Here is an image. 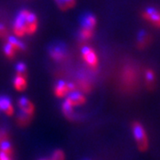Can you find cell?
Wrapping results in <instances>:
<instances>
[{
	"label": "cell",
	"mask_w": 160,
	"mask_h": 160,
	"mask_svg": "<svg viewBox=\"0 0 160 160\" xmlns=\"http://www.w3.org/2000/svg\"><path fill=\"white\" fill-rule=\"evenodd\" d=\"M38 28V20L34 12L22 10L17 14L12 25V32L16 38L35 34Z\"/></svg>",
	"instance_id": "obj_1"
},
{
	"label": "cell",
	"mask_w": 160,
	"mask_h": 160,
	"mask_svg": "<svg viewBox=\"0 0 160 160\" xmlns=\"http://www.w3.org/2000/svg\"><path fill=\"white\" fill-rule=\"evenodd\" d=\"M25 46L16 37H10L4 46V53L9 59H13L19 52L24 51Z\"/></svg>",
	"instance_id": "obj_2"
},
{
	"label": "cell",
	"mask_w": 160,
	"mask_h": 160,
	"mask_svg": "<svg viewBox=\"0 0 160 160\" xmlns=\"http://www.w3.org/2000/svg\"><path fill=\"white\" fill-rule=\"evenodd\" d=\"M132 133L134 140L137 143L138 148L140 150H146L149 146L148 136L145 132V129L140 123L135 122L132 125Z\"/></svg>",
	"instance_id": "obj_3"
},
{
	"label": "cell",
	"mask_w": 160,
	"mask_h": 160,
	"mask_svg": "<svg viewBox=\"0 0 160 160\" xmlns=\"http://www.w3.org/2000/svg\"><path fill=\"white\" fill-rule=\"evenodd\" d=\"M121 80L125 87L131 89L137 83V72L132 66L127 65L122 71Z\"/></svg>",
	"instance_id": "obj_4"
},
{
	"label": "cell",
	"mask_w": 160,
	"mask_h": 160,
	"mask_svg": "<svg viewBox=\"0 0 160 160\" xmlns=\"http://www.w3.org/2000/svg\"><path fill=\"white\" fill-rule=\"evenodd\" d=\"M77 91V86L72 83H68L65 81H59L54 86L53 93L57 98H66L71 92Z\"/></svg>",
	"instance_id": "obj_5"
},
{
	"label": "cell",
	"mask_w": 160,
	"mask_h": 160,
	"mask_svg": "<svg viewBox=\"0 0 160 160\" xmlns=\"http://www.w3.org/2000/svg\"><path fill=\"white\" fill-rule=\"evenodd\" d=\"M84 62L91 69H96L98 67V56L94 50L89 46H84L81 50Z\"/></svg>",
	"instance_id": "obj_6"
},
{
	"label": "cell",
	"mask_w": 160,
	"mask_h": 160,
	"mask_svg": "<svg viewBox=\"0 0 160 160\" xmlns=\"http://www.w3.org/2000/svg\"><path fill=\"white\" fill-rule=\"evenodd\" d=\"M49 55L50 57L57 62H61L64 61L67 57V50L66 47L62 44H56L50 47L49 49Z\"/></svg>",
	"instance_id": "obj_7"
},
{
	"label": "cell",
	"mask_w": 160,
	"mask_h": 160,
	"mask_svg": "<svg viewBox=\"0 0 160 160\" xmlns=\"http://www.w3.org/2000/svg\"><path fill=\"white\" fill-rule=\"evenodd\" d=\"M64 102L69 104L71 107L76 108V107H79V106L84 105L86 102V98L83 92L76 91L71 92L70 94H69L65 98Z\"/></svg>",
	"instance_id": "obj_8"
},
{
	"label": "cell",
	"mask_w": 160,
	"mask_h": 160,
	"mask_svg": "<svg viewBox=\"0 0 160 160\" xmlns=\"http://www.w3.org/2000/svg\"><path fill=\"white\" fill-rule=\"evenodd\" d=\"M18 107L20 109V112H22L23 114L29 115V116H33L35 113V105L29 98L21 97L18 100Z\"/></svg>",
	"instance_id": "obj_9"
},
{
	"label": "cell",
	"mask_w": 160,
	"mask_h": 160,
	"mask_svg": "<svg viewBox=\"0 0 160 160\" xmlns=\"http://www.w3.org/2000/svg\"><path fill=\"white\" fill-rule=\"evenodd\" d=\"M142 15L145 20H147L156 27L160 28V12L158 10L149 7L143 12Z\"/></svg>",
	"instance_id": "obj_10"
},
{
	"label": "cell",
	"mask_w": 160,
	"mask_h": 160,
	"mask_svg": "<svg viewBox=\"0 0 160 160\" xmlns=\"http://www.w3.org/2000/svg\"><path fill=\"white\" fill-rule=\"evenodd\" d=\"M0 112H3L7 117H12L14 114V106L9 97L0 96Z\"/></svg>",
	"instance_id": "obj_11"
},
{
	"label": "cell",
	"mask_w": 160,
	"mask_h": 160,
	"mask_svg": "<svg viewBox=\"0 0 160 160\" xmlns=\"http://www.w3.org/2000/svg\"><path fill=\"white\" fill-rule=\"evenodd\" d=\"M13 88L18 92H24L28 87V81L26 75L17 74L15 75L12 81Z\"/></svg>",
	"instance_id": "obj_12"
},
{
	"label": "cell",
	"mask_w": 160,
	"mask_h": 160,
	"mask_svg": "<svg viewBox=\"0 0 160 160\" xmlns=\"http://www.w3.org/2000/svg\"><path fill=\"white\" fill-rule=\"evenodd\" d=\"M81 25H82V28L94 29L96 26V18L94 17V15L90 14V13L86 14L82 18Z\"/></svg>",
	"instance_id": "obj_13"
},
{
	"label": "cell",
	"mask_w": 160,
	"mask_h": 160,
	"mask_svg": "<svg viewBox=\"0 0 160 160\" xmlns=\"http://www.w3.org/2000/svg\"><path fill=\"white\" fill-rule=\"evenodd\" d=\"M150 37L148 33H146L145 31H141L138 35L137 38V46L139 48L143 49L150 43Z\"/></svg>",
	"instance_id": "obj_14"
},
{
	"label": "cell",
	"mask_w": 160,
	"mask_h": 160,
	"mask_svg": "<svg viewBox=\"0 0 160 160\" xmlns=\"http://www.w3.org/2000/svg\"><path fill=\"white\" fill-rule=\"evenodd\" d=\"M77 88H79L80 91L82 92L83 93H87V92H89L91 91L92 84L87 78H83L78 79Z\"/></svg>",
	"instance_id": "obj_15"
},
{
	"label": "cell",
	"mask_w": 160,
	"mask_h": 160,
	"mask_svg": "<svg viewBox=\"0 0 160 160\" xmlns=\"http://www.w3.org/2000/svg\"><path fill=\"white\" fill-rule=\"evenodd\" d=\"M54 1L57 4L58 7L62 11H67L69 9H71L76 5V0H54Z\"/></svg>",
	"instance_id": "obj_16"
},
{
	"label": "cell",
	"mask_w": 160,
	"mask_h": 160,
	"mask_svg": "<svg viewBox=\"0 0 160 160\" xmlns=\"http://www.w3.org/2000/svg\"><path fill=\"white\" fill-rule=\"evenodd\" d=\"M62 113L64 114V116H65L68 119H74V108L71 107V106H70L69 104H68L66 102H63L62 105Z\"/></svg>",
	"instance_id": "obj_17"
},
{
	"label": "cell",
	"mask_w": 160,
	"mask_h": 160,
	"mask_svg": "<svg viewBox=\"0 0 160 160\" xmlns=\"http://www.w3.org/2000/svg\"><path fill=\"white\" fill-rule=\"evenodd\" d=\"M32 119V117L31 116H29V115L23 114L22 112H19L17 115V118H16V121H17V124L20 126L22 127H24V126H27L30 123V121Z\"/></svg>",
	"instance_id": "obj_18"
},
{
	"label": "cell",
	"mask_w": 160,
	"mask_h": 160,
	"mask_svg": "<svg viewBox=\"0 0 160 160\" xmlns=\"http://www.w3.org/2000/svg\"><path fill=\"white\" fill-rule=\"evenodd\" d=\"M93 36V29H86V28H81L79 31V38L82 41H88L92 38Z\"/></svg>",
	"instance_id": "obj_19"
},
{
	"label": "cell",
	"mask_w": 160,
	"mask_h": 160,
	"mask_svg": "<svg viewBox=\"0 0 160 160\" xmlns=\"http://www.w3.org/2000/svg\"><path fill=\"white\" fill-rule=\"evenodd\" d=\"M0 151L6 153V154L9 155V156H12V153H13V149H12V143L7 140V141H5L3 142L0 144Z\"/></svg>",
	"instance_id": "obj_20"
},
{
	"label": "cell",
	"mask_w": 160,
	"mask_h": 160,
	"mask_svg": "<svg viewBox=\"0 0 160 160\" xmlns=\"http://www.w3.org/2000/svg\"><path fill=\"white\" fill-rule=\"evenodd\" d=\"M145 78H146V83L149 87H152L154 86L156 77H155L154 71L152 69H147L145 73Z\"/></svg>",
	"instance_id": "obj_21"
},
{
	"label": "cell",
	"mask_w": 160,
	"mask_h": 160,
	"mask_svg": "<svg viewBox=\"0 0 160 160\" xmlns=\"http://www.w3.org/2000/svg\"><path fill=\"white\" fill-rule=\"evenodd\" d=\"M50 160H65V154L62 149H56L52 152Z\"/></svg>",
	"instance_id": "obj_22"
},
{
	"label": "cell",
	"mask_w": 160,
	"mask_h": 160,
	"mask_svg": "<svg viewBox=\"0 0 160 160\" xmlns=\"http://www.w3.org/2000/svg\"><path fill=\"white\" fill-rule=\"evenodd\" d=\"M16 73L17 74L26 75V73H27V67H26V65L24 63H19L16 66Z\"/></svg>",
	"instance_id": "obj_23"
},
{
	"label": "cell",
	"mask_w": 160,
	"mask_h": 160,
	"mask_svg": "<svg viewBox=\"0 0 160 160\" xmlns=\"http://www.w3.org/2000/svg\"><path fill=\"white\" fill-rule=\"evenodd\" d=\"M8 140V133L7 132L3 129V128H0V144L5 142V141H7Z\"/></svg>",
	"instance_id": "obj_24"
},
{
	"label": "cell",
	"mask_w": 160,
	"mask_h": 160,
	"mask_svg": "<svg viewBox=\"0 0 160 160\" xmlns=\"http://www.w3.org/2000/svg\"><path fill=\"white\" fill-rule=\"evenodd\" d=\"M7 29L4 26V25H2V24H0V38H5L6 36H7Z\"/></svg>",
	"instance_id": "obj_25"
},
{
	"label": "cell",
	"mask_w": 160,
	"mask_h": 160,
	"mask_svg": "<svg viewBox=\"0 0 160 160\" xmlns=\"http://www.w3.org/2000/svg\"><path fill=\"white\" fill-rule=\"evenodd\" d=\"M0 160H12V158L11 156L0 151Z\"/></svg>",
	"instance_id": "obj_26"
},
{
	"label": "cell",
	"mask_w": 160,
	"mask_h": 160,
	"mask_svg": "<svg viewBox=\"0 0 160 160\" xmlns=\"http://www.w3.org/2000/svg\"><path fill=\"white\" fill-rule=\"evenodd\" d=\"M40 160H50V159H40Z\"/></svg>",
	"instance_id": "obj_27"
}]
</instances>
